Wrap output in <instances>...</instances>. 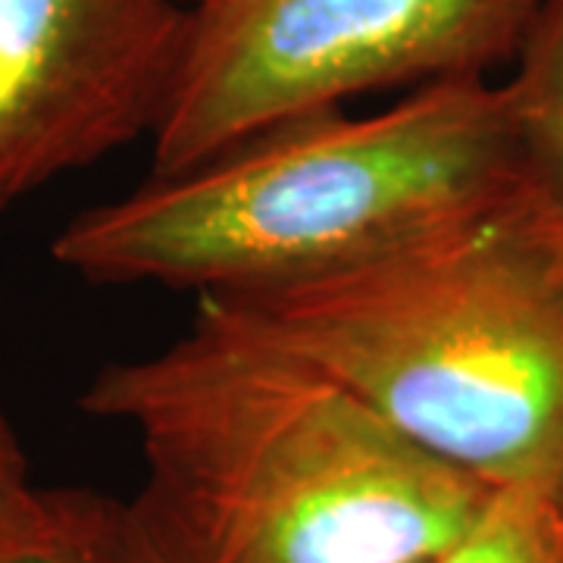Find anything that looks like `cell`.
<instances>
[{
    "mask_svg": "<svg viewBox=\"0 0 563 563\" xmlns=\"http://www.w3.org/2000/svg\"><path fill=\"white\" fill-rule=\"evenodd\" d=\"M29 479V461H25V451H22L20 439L13 432L10 420L3 417L0 410V510L7 504H13L20 495H25L32 488Z\"/></svg>",
    "mask_w": 563,
    "mask_h": 563,
    "instance_id": "9",
    "label": "cell"
},
{
    "mask_svg": "<svg viewBox=\"0 0 563 563\" xmlns=\"http://www.w3.org/2000/svg\"><path fill=\"white\" fill-rule=\"evenodd\" d=\"M0 563H154L125 501L95 488L32 485L0 510Z\"/></svg>",
    "mask_w": 563,
    "mask_h": 563,
    "instance_id": "6",
    "label": "cell"
},
{
    "mask_svg": "<svg viewBox=\"0 0 563 563\" xmlns=\"http://www.w3.org/2000/svg\"><path fill=\"white\" fill-rule=\"evenodd\" d=\"M81 410L139 439L122 501L154 563H429L492 495L201 303L181 339L107 363Z\"/></svg>",
    "mask_w": 563,
    "mask_h": 563,
    "instance_id": "1",
    "label": "cell"
},
{
    "mask_svg": "<svg viewBox=\"0 0 563 563\" xmlns=\"http://www.w3.org/2000/svg\"><path fill=\"white\" fill-rule=\"evenodd\" d=\"M201 307L485 488L563 504V220L520 173L369 261Z\"/></svg>",
    "mask_w": 563,
    "mask_h": 563,
    "instance_id": "2",
    "label": "cell"
},
{
    "mask_svg": "<svg viewBox=\"0 0 563 563\" xmlns=\"http://www.w3.org/2000/svg\"><path fill=\"white\" fill-rule=\"evenodd\" d=\"M429 563H563V504L492 492L476 520Z\"/></svg>",
    "mask_w": 563,
    "mask_h": 563,
    "instance_id": "8",
    "label": "cell"
},
{
    "mask_svg": "<svg viewBox=\"0 0 563 563\" xmlns=\"http://www.w3.org/2000/svg\"><path fill=\"white\" fill-rule=\"evenodd\" d=\"M501 81L514 163L563 220V0H544Z\"/></svg>",
    "mask_w": 563,
    "mask_h": 563,
    "instance_id": "7",
    "label": "cell"
},
{
    "mask_svg": "<svg viewBox=\"0 0 563 563\" xmlns=\"http://www.w3.org/2000/svg\"><path fill=\"white\" fill-rule=\"evenodd\" d=\"M517 176L501 85L432 81L379 113H307L76 213L54 261L91 285L232 295L335 273Z\"/></svg>",
    "mask_w": 563,
    "mask_h": 563,
    "instance_id": "3",
    "label": "cell"
},
{
    "mask_svg": "<svg viewBox=\"0 0 563 563\" xmlns=\"http://www.w3.org/2000/svg\"><path fill=\"white\" fill-rule=\"evenodd\" d=\"M181 0H0V210L151 139Z\"/></svg>",
    "mask_w": 563,
    "mask_h": 563,
    "instance_id": "5",
    "label": "cell"
},
{
    "mask_svg": "<svg viewBox=\"0 0 563 563\" xmlns=\"http://www.w3.org/2000/svg\"><path fill=\"white\" fill-rule=\"evenodd\" d=\"M544 0H191L154 173L354 98L488 79Z\"/></svg>",
    "mask_w": 563,
    "mask_h": 563,
    "instance_id": "4",
    "label": "cell"
}]
</instances>
